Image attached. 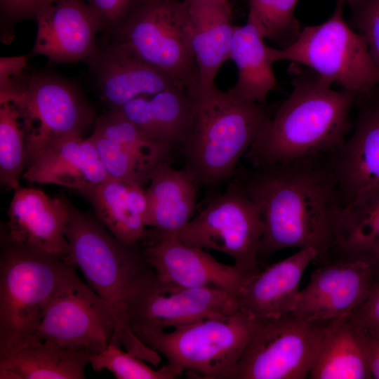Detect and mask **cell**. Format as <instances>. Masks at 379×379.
Listing matches in <instances>:
<instances>
[{
    "label": "cell",
    "instance_id": "cell-20",
    "mask_svg": "<svg viewBox=\"0 0 379 379\" xmlns=\"http://www.w3.org/2000/svg\"><path fill=\"white\" fill-rule=\"evenodd\" d=\"M142 253L161 281L182 287L218 288L238 295L247 277L234 265L223 264L204 248L176 237L147 243Z\"/></svg>",
    "mask_w": 379,
    "mask_h": 379
},
{
    "label": "cell",
    "instance_id": "cell-35",
    "mask_svg": "<svg viewBox=\"0 0 379 379\" xmlns=\"http://www.w3.org/2000/svg\"><path fill=\"white\" fill-rule=\"evenodd\" d=\"M146 0H88L101 24V33L109 40L129 16Z\"/></svg>",
    "mask_w": 379,
    "mask_h": 379
},
{
    "label": "cell",
    "instance_id": "cell-37",
    "mask_svg": "<svg viewBox=\"0 0 379 379\" xmlns=\"http://www.w3.org/2000/svg\"><path fill=\"white\" fill-rule=\"evenodd\" d=\"M350 317L359 327L379 335V277L368 298Z\"/></svg>",
    "mask_w": 379,
    "mask_h": 379
},
{
    "label": "cell",
    "instance_id": "cell-6",
    "mask_svg": "<svg viewBox=\"0 0 379 379\" xmlns=\"http://www.w3.org/2000/svg\"><path fill=\"white\" fill-rule=\"evenodd\" d=\"M260 321L241 310L137 336L164 356L177 378L191 373L204 379H228Z\"/></svg>",
    "mask_w": 379,
    "mask_h": 379
},
{
    "label": "cell",
    "instance_id": "cell-42",
    "mask_svg": "<svg viewBox=\"0 0 379 379\" xmlns=\"http://www.w3.org/2000/svg\"><path fill=\"white\" fill-rule=\"evenodd\" d=\"M378 273H379V270H378Z\"/></svg>",
    "mask_w": 379,
    "mask_h": 379
},
{
    "label": "cell",
    "instance_id": "cell-34",
    "mask_svg": "<svg viewBox=\"0 0 379 379\" xmlns=\"http://www.w3.org/2000/svg\"><path fill=\"white\" fill-rule=\"evenodd\" d=\"M352 10L350 25L364 36L370 57L379 74V0H364Z\"/></svg>",
    "mask_w": 379,
    "mask_h": 379
},
{
    "label": "cell",
    "instance_id": "cell-3",
    "mask_svg": "<svg viewBox=\"0 0 379 379\" xmlns=\"http://www.w3.org/2000/svg\"><path fill=\"white\" fill-rule=\"evenodd\" d=\"M69 207L66 260L81 270L88 286L111 307L115 328L110 343L154 363L158 353L135 334L128 314L131 290L150 267L142 248L119 241L94 214L81 211L70 202Z\"/></svg>",
    "mask_w": 379,
    "mask_h": 379
},
{
    "label": "cell",
    "instance_id": "cell-33",
    "mask_svg": "<svg viewBox=\"0 0 379 379\" xmlns=\"http://www.w3.org/2000/svg\"><path fill=\"white\" fill-rule=\"evenodd\" d=\"M89 364L95 371L107 369L117 379H173L176 377L168 364L154 369L141 358L109 343L101 352L89 355Z\"/></svg>",
    "mask_w": 379,
    "mask_h": 379
},
{
    "label": "cell",
    "instance_id": "cell-22",
    "mask_svg": "<svg viewBox=\"0 0 379 379\" xmlns=\"http://www.w3.org/2000/svg\"><path fill=\"white\" fill-rule=\"evenodd\" d=\"M22 178L32 182L74 189L80 193L109 176L89 137L77 136L43 152L25 169Z\"/></svg>",
    "mask_w": 379,
    "mask_h": 379
},
{
    "label": "cell",
    "instance_id": "cell-41",
    "mask_svg": "<svg viewBox=\"0 0 379 379\" xmlns=\"http://www.w3.org/2000/svg\"><path fill=\"white\" fill-rule=\"evenodd\" d=\"M208 1H213L219 2L225 5H230L229 0H208Z\"/></svg>",
    "mask_w": 379,
    "mask_h": 379
},
{
    "label": "cell",
    "instance_id": "cell-28",
    "mask_svg": "<svg viewBox=\"0 0 379 379\" xmlns=\"http://www.w3.org/2000/svg\"><path fill=\"white\" fill-rule=\"evenodd\" d=\"M360 260L379 270V186L357 194L338 218L327 262Z\"/></svg>",
    "mask_w": 379,
    "mask_h": 379
},
{
    "label": "cell",
    "instance_id": "cell-23",
    "mask_svg": "<svg viewBox=\"0 0 379 379\" xmlns=\"http://www.w3.org/2000/svg\"><path fill=\"white\" fill-rule=\"evenodd\" d=\"M112 110L119 112L149 138L178 152L191 129L194 100L189 91L172 87L136 98Z\"/></svg>",
    "mask_w": 379,
    "mask_h": 379
},
{
    "label": "cell",
    "instance_id": "cell-17",
    "mask_svg": "<svg viewBox=\"0 0 379 379\" xmlns=\"http://www.w3.org/2000/svg\"><path fill=\"white\" fill-rule=\"evenodd\" d=\"M36 35L32 55L55 62L87 60L95 50L101 24L84 0H59L34 15Z\"/></svg>",
    "mask_w": 379,
    "mask_h": 379
},
{
    "label": "cell",
    "instance_id": "cell-9",
    "mask_svg": "<svg viewBox=\"0 0 379 379\" xmlns=\"http://www.w3.org/2000/svg\"><path fill=\"white\" fill-rule=\"evenodd\" d=\"M109 40L128 45L179 87L196 91L199 70L192 47L188 0H146Z\"/></svg>",
    "mask_w": 379,
    "mask_h": 379
},
{
    "label": "cell",
    "instance_id": "cell-10",
    "mask_svg": "<svg viewBox=\"0 0 379 379\" xmlns=\"http://www.w3.org/2000/svg\"><path fill=\"white\" fill-rule=\"evenodd\" d=\"M265 226L260 211L245 190L230 180L179 233L182 242L230 256L246 276L259 269L258 251Z\"/></svg>",
    "mask_w": 379,
    "mask_h": 379
},
{
    "label": "cell",
    "instance_id": "cell-14",
    "mask_svg": "<svg viewBox=\"0 0 379 379\" xmlns=\"http://www.w3.org/2000/svg\"><path fill=\"white\" fill-rule=\"evenodd\" d=\"M94 124L89 138L111 178L144 187L159 168L175 161L174 148L149 138L116 110L98 117Z\"/></svg>",
    "mask_w": 379,
    "mask_h": 379
},
{
    "label": "cell",
    "instance_id": "cell-36",
    "mask_svg": "<svg viewBox=\"0 0 379 379\" xmlns=\"http://www.w3.org/2000/svg\"><path fill=\"white\" fill-rule=\"evenodd\" d=\"M59 0H0L1 37L4 41L13 38L11 32L16 23L34 20L35 13L41 8Z\"/></svg>",
    "mask_w": 379,
    "mask_h": 379
},
{
    "label": "cell",
    "instance_id": "cell-40",
    "mask_svg": "<svg viewBox=\"0 0 379 379\" xmlns=\"http://www.w3.org/2000/svg\"><path fill=\"white\" fill-rule=\"evenodd\" d=\"M345 3L348 4L350 7L353 9L359 5L364 0H343Z\"/></svg>",
    "mask_w": 379,
    "mask_h": 379
},
{
    "label": "cell",
    "instance_id": "cell-13",
    "mask_svg": "<svg viewBox=\"0 0 379 379\" xmlns=\"http://www.w3.org/2000/svg\"><path fill=\"white\" fill-rule=\"evenodd\" d=\"M70 271L34 337L96 354L110 343L115 322L109 305Z\"/></svg>",
    "mask_w": 379,
    "mask_h": 379
},
{
    "label": "cell",
    "instance_id": "cell-25",
    "mask_svg": "<svg viewBox=\"0 0 379 379\" xmlns=\"http://www.w3.org/2000/svg\"><path fill=\"white\" fill-rule=\"evenodd\" d=\"M192 47L199 70L194 93L215 88V79L230 59L235 25L230 5L208 0H188Z\"/></svg>",
    "mask_w": 379,
    "mask_h": 379
},
{
    "label": "cell",
    "instance_id": "cell-11",
    "mask_svg": "<svg viewBox=\"0 0 379 379\" xmlns=\"http://www.w3.org/2000/svg\"><path fill=\"white\" fill-rule=\"evenodd\" d=\"M326 322L292 312L260 321L228 379L308 378Z\"/></svg>",
    "mask_w": 379,
    "mask_h": 379
},
{
    "label": "cell",
    "instance_id": "cell-32",
    "mask_svg": "<svg viewBox=\"0 0 379 379\" xmlns=\"http://www.w3.org/2000/svg\"><path fill=\"white\" fill-rule=\"evenodd\" d=\"M248 16L259 25L265 39L272 40L284 48L299 34L300 25L294 16L298 0H247Z\"/></svg>",
    "mask_w": 379,
    "mask_h": 379
},
{
    "label": "cell",
    "instance_id": "cell-38",
    "mask_svg": "<svg viewBox=\"0 0 379 379\" xmlns=\"http://www.w3.org/2000/svg\"><path fill=\"white\" fill-rule=\"evenodd\" d=\"M27 60L26 55L0 58V93L12 88L24 77Z\"/></svg>",
    "mask_w": 379,
    "mask_h": 379
},
{
    "label": "cell",
    "instance_id": "cell-7",
    "mask_svg": "<svg viewBox=\"0 0 379 379\" xmlns=\"http://www.w3.org/2000/svg\"><path fill=\"white\" fill-rule=\"evenodd\" d=\"M343 0L325 22L305 27L289 45L268 47L271 61L288 60L307 67L321 79L364 95L379 85V74L369 55L364 36L353 29L343 15Z\"/></svg>",
    "mask_w": 379,
    "mask_h": 379
},
{
    "label": "cell",
    "instance_id": "cell-5",
    "mask_svg": "<svg viewBox=\"0 0 379 379\" xmlns=\"http://www.w3.org/2000/svg\"><path fill=\"white\" fill-rule=\"evenodd\" d=\"M0 355L33 338L74 265L0 235Z\"/></svg>",
    "mask_w": 379,
    "mask_h": 379
},
{
    "label": "cell",
    "instance_id": "cell-2",
    "mask_svg": "<svg viewBox=\"0 0 379 379\" xmlns=\"http://www.w3.org/2000/svg\"><path fill=\"white\" fill-rule=\"evenodd\" d=\"M291 84L290 95L244 157L251 166L332 155L352 130L356 94L332 89L310 69L296 74Z\"/></svg>",
    "mask_w": 379,
    "mask_h": 379
},
{
    "label": "cell",
    "instance_id": "cell-21",
    "mask_svg": "<svg viewBox=\"0 0 379 379\" xmlns=\"http://www.w3.org/2000/svg\"><path fill=\"white\" fill-rule=\"evenodd\" d=\"M317 256L312 248H301L247 276L238 292L240 310L258 321L291 313L304 272Z\"/></svg>",
    "mask_w": 379,
    "mask_h": 379
},
{
    "label": "cell",
    "instance_id": "cell-29",
    "mask_svg": "<svg viewBox=\"0 0 379 379\" xmlns=\"http://www.w3.org/2000/svg\"><path fill=\"white\" fill-rule=\"evenodd\" d=\"M308 378H373L363 331L350 316L327 321Z\"/></svg>",
    "mask_w": 379,
    "mask_h": 379
},
{
    "label": "cell",
    "instance_id": "cell-8",
    "mask_svg": "<svg viewBox=\"0 0 379 379\" xmlns=\"http://www.w3.org/2000/svg\"><path fill=\"white\" fill-rule=\"evenodd\" d=\"M0 100L11 101L20 113L25 132V168L48 148L82 136L97 118L72 84L48 74L25 77L14 90L0 94Z\"/></svg>",
    "mask_w": 379,
    "mask_h": 379
},
{
    "label": "cell",
    "instance_id": "cell-30",
    "mask_svg": "<svg viewBox=\"0 0 379 379\" xmlns=\"http://www.w3.org/2000/svg\"><path fill=\"white\" fill-rule=\"evenodd\" d=\"M265 36L258 23L248 16L243 26H235L230 59L237 66L238 77L227 91L244 100L265 104L277 79Z\"/></svg>",
    "mask_w": 379,
    "mask_h": 379
},
{
    "label": "cell",
    "instance_id": "cell-12",
    "mask_svg": "<svg viewBox=\"0 0 379 379\" xmlns=\"http://www.w3.org/2000/svg\"><path fill=\"white\" fill-rule=\"evenodd\" d=\"M239 310L237 293L164 282L151 267L138 277L128 300L129 321L136 335L206 318L229 316Z\"/></svg>",
    "mask_w": 379,
    "mask_h": 379
},
{
    "label": "cell",
    "instance_id": "cell-27",
    "mask_svg": "<svg viewBox=\"0 0 379 379\" xmlns=\"http://www.w3.org/2000/svg\"><path fill=\"white\" fill-rule=\"evenodd\" d=\"M89 355L33 337L0 355V379H83Z\"/></svg>",
    "mask_w": 379,
    "mask_h": 379
},
{
    "label": "cell",
    "instance_id": "cell-26",
    "mask_svg": "<svg viewBox=\"0 0 379 379\" xmlns=\"http://www.w3.org/2000/svg\"><path fill=\"white\" fill-rule=\"evenodd\" d=\"M80 194L91 204L97 219L117 239L129 246L145 244L149 230L143 187L109 178Z\"/></svg>",
    "mask_w": 379,
    "mask_h": 379
},
{
    "label": "cell",
    "instance_id": "cell-1",
    "mask_svg": "<svg viewBox=\"0 0 379 379\" xmlns=\"http://www.w3.org/2000/svg\"><path fill=\"white\" fill-rule=\"evenodd\" d=\"M332 155L237 168L231 180L255 202L265 226L259 263L288 248H312L318 255L314 262L328 261L344 207Z\"/></svg>",
    "mask_w": 379,
    "mask_h": 379
},
{
    "label": "cell",
    "instance_id": "cell-16",
    "mask_svg": "<svg viewBox=\"0 0 379 379\" xmlns=\"http://www.w3.org/2000/svg\"><path fill=\"white\" fill-rule=\"evenodd\" d=\"M87 61L95 76L100 97L109 110L140 96L179 87L168 74L118 41L98 44Z\"/></svg>",
    "mask_w": 379,
    "mask_h": 379
},
{
    "label": "cell",
    "instance_id": "cell-4",
    "mask_svg": "<svg viewBox=\"0 0 379 379\" xmlns=\"http://www.w3.org/2000/svg\"><path fill=\"white\" fill-rule=\"evenodd\" d=\"M192 96L191 129L178 152L198 187H216L232 179L274 112L217 87Z\"/></svg>",
    "mask_w": 379,
    "mask_h": 379
},
{
    "label": "cell",
    "instance_id": "cell-18",
    "mask_svg": "<svg viewBox=\"0 0 379 379\" xmlns=\"http://www.w3.org/2000/svg\"><path fill=\"white\" fill-rule=\"evenodd\" d=\"M378 86L357 97L353 131L331 157L343 206L359 193L379 186Z\"/></svg>",
    "mask_w": 379,
    "mask_h": 379
},
{
    "label": "cell",
    "instance_id": "cell-24",
    "mask_svg": "<svg viewBox=\"0 0 379 379\" xmlns=\"http://www.w3.org/2000/svg\"><path fill=\"white\" fill-rule=\"evenodd\" d=\"M198 185L183 168L172 164L159 168L145 190L149 230L144 245L158 239L176 237L193 218Z\"/></svg>",
    "mask_w": 379,
    "mask_h": 379
},
{
    "label": "cell",
    "instance_id": "cell-15",
    "mask_svg": "<svg viewBox=\"0 0 379 379\" xmlns=\"http://www.w3.org/2000/svg\"><path fill=\"white\" fill-rule=\"evenodd\" d=\"M378 269L360 260H333L319 265L300 290L293 314L312 321L351 315L368 298Z\"/></svg>",
    "mask_w": 379,
    "mask_h": 379
},
{
    "label": "cell",
    "instance_id": "cell-19",
    "mask_svg": "<svg viewBox=\"0 0 379 379\" xmlns=\"http://www.w3.org/2000/svg\"><path fill=\"white\" fill-rule=\"evenodd\" d=\"M14 191L7 211L8 220L1 232L15 243L66 260L69 201L64 197H51L32 187H20Z\"/></svg>",
    "mask_w": 379,
    "mask_h": 379
},
{
    "label": "cell",
    "instance_id": "cell-31",
    "mask_svg": "<svg viewBox=\"0 0 379 379\" xmlns=\"http://www.w3.org/2000/svg\"><path fill=\"white\" fill-rule=\"evenodd\" d=\"M25 168V132L13 103L0 100V181L14 190Z\"/></svg>",
    "mask_w": 379,
    "mask_h": 379
},
{
    "label": "cell",
    "instance_id": "cell-39",
    "mask_svg": "<svg viewBox=\"0 0 379 379\" xmlns=\"http://www.w3.org/2000/svg\"><path fill=\"white\" fill-rule=\"evenodd\" d=\"M361 328L364 333L368 366L372 377L379 379V335Z\"/></svg>",
    "mask_w": 379,
    "mask_h": 379
}]
</instances>
